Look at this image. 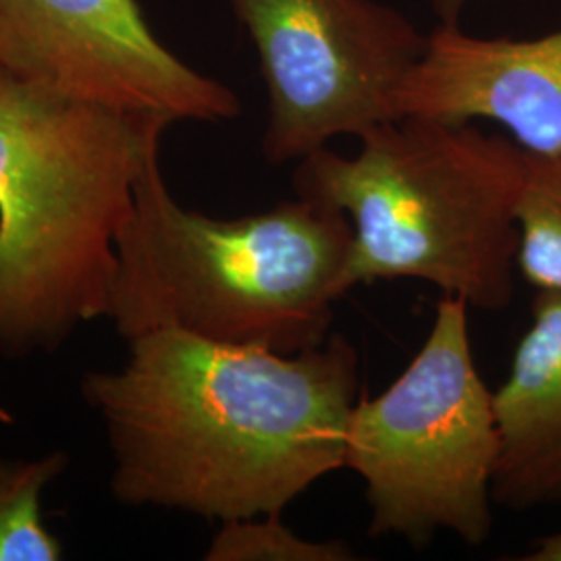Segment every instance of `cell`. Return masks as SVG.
<instances>
[{
    "mask_svg": "<svg viewBox=\"0 0 561 561\" xmlns=\"http://www.w3.org/2000/svg\"><path fill=\"white\" fill-rule=\"evenodd\" d=\"M80 393L121 505L238 520L283 514L345 468L360 360L343 335L279 354L159 329L127 341L119 368L83 373Z\"/></svg>",
    "mask_w": 561,
    "mask_h": 561,
    "instance_id": "1",
    "label": "cell"
},
{
    "mask_svg": "<svg viewBox=\"0 0 561 561\" xmlns=\"http://www.w3.org/2000/svg\"><path fill=\"white\" fill-rule=\"evenodd\" d=\"M0 67V354H55L106 319L117 238L167 127Z\"/></svg>",
    "mask_w": 561,
    "mask_h": 561,
    "instance_id": "2",
    "label": "cell"
},
{
    "mask_svg": "<svg viewBox=\"0 0 561 561\" xmlns=\"http://www.w3.org/2000/svg\"><path fill=\"white\" fill-rule=\"evenodd\" d=\"M350 254L347 217L314 198L238 219L183 208L157 148L117 238L106 321L125 341L173 329L298 354L329 340L335 304L354 289Z\"/></svg>",
    "mask_w": 561,
    "mask_h": 561,
    "instance_id": "3",
    "label": "cell"
},
{
    "mask_svg": "<svg viewBox=\"0 0 561 561\" xmlns=\"http://www.w3.org/2000/svg\"><path fill=\"white\" fill-rule=\"evenodd\" d=\"M526 152L472 123L400 117L298 162V196L352 225V287L416 279L479 310L510 306L518 273Z\"/></svg>",
    "mask_w": 561,
    "mask_h": 561,
    "instance_id": "4",
    "label": "cell"
},
{
    "mask_svg": "<svg viewBox=\"0 0 561 561\" xmlns=\"http://www.w3.org/2000/svg\"><path fill=\"white\" fill-rule=\"evenodd\" d=\"M468 308L443 296L405 370L350 414L345 468L364 482L375 539L421 547L451 533L479 547L491 537L500 426L495 391L474 362Z\"/></svg>",
    "mask_w": 561,
    "mask_h": 561,
    "instance_id": "5",
    "label": "cell"
},
{
    "mask_svg": "<svg viewBox=\"0 0 561 561\" xmlns=\"http://www.w3.org/2000/svg\"><path fill=\"white\" fill-rule=\"evenodd\" d=\"M261 60L262 154L300 162L398 119L396 94L428 36L377 0H227Z\"/></svg>",
    "mask_w": 561,
    "mask_h": 561,
    "instance_id": "6",
    "label": "cell"
},
{
    "mask_svg": "<svg viewBox=\"0 0 561 561\" xmlns=\"http://www.w3.org/2000/svg\"><path fill=\"white\" fill-rule=\"evenodd\" d=\"M0 67L60 94L169 123L238 119L222 81L162 44L138 0H0Z\"/></svg>",
    "mask_w": 561,
    "mask_h": 561,
    "instance_id": "7",
    "label": "cell"
},
{
    "mask_svg": "<svg viewBox=\"0 0 561 561\" xmlns=\"http://www.w3.org/2000/svg\"><path fill=\"white\" fill-rule=\"evenodd\" d=\"M400 117L500 123L528 154L561 152V30L533 41L477 38L458 23L428 34L396 94Z\"/></svg>",
    "mask_w": 561,
    "mask_h": 561,
    "instance_id": "8",
    "label": "cell"
},
{
    "mask_svg": "<svg viewBox=\"0 0 561 561\" xmlns=\"http://www.w3.org/2000/svg\"><path fill=\"white\" fill-rule=\"evenodd\" d=\"M495 412L493 502L514 512L561 505V294L537 291Z\"/></svg>",
    "mask_w": 561,
    "mask_h": 561,
    "instance_id": "9",
    "label": "cell"
},
{
    "mask_svg": "<svg viewBox=\"0 0 561 561\" xmlns=\"http://www.w3.org/2000/svg\"><path fill=\"white\" fill-rule=\"evenodd\" d=\"M69 466L67 451L0 458V561H60L65 549L42 516V493Z\"/></svg>",
    "mask_w": 561,
    "mask_h": 561,
    "instance_id": "10",
    "label": "cell"
},
{
    "mask_svg": "<svg viewBox=\"0 0 561 561\" xmlns=\"http://www.w3.org/2000/svg\"><path fill=\"white\" fill-rule=\"evenodd\" d=\"M518 233L522 279L537 291L561 294V152H526Z\"/></svg>",
    "mask_w": 561,
    "mask_h": 561,
    "instance_id": "11",
    "label": "cell"
},
{
    "mask_svg": "<svg viewBox=\"0 0 561 561\" xmlns=\"http://www.w3.org/2000/svg\"><path fill=\"white\" fill-rule=\"evenodd\" d=\"M206 561H350L352 547L343 541H314L298 535L280 514L219 522Z\"/></svg>",
    "mask_w": 561,
    "mask_h": 561,
    "instance_id": "12",
    "label": "cell"
},
{
    "mask_svg": "<svg viewBox=\"0 0 561 561\" xmlns=\"http://www.w3.org/2000/svg\"><path fill=\"white\" fill-rule=\"evenodd\" d=\"M524 561H561V530L539 537L533 542L530 551L522 558Z\"/></svg>",
    "mask_w": 561,
    "mask_h": 561,
    "instance_id": "13",
    "label": "cell"
},
{
    "mask_svg": "<svg viewBox=\"0 0 561 561\" xmlns=\"http://www.w3.org/2000/svg\"><path fill=\"white\" fill-rule=\"evenodd\" d=\"M433 2L442 18V23H458L460 11L466 7L468 0H433Z\"/></svg>",
    "mask_w": 561,
    "mask_h": 561,
    "instance_id": "14",
    "label": "cell"
}]
</instances>
